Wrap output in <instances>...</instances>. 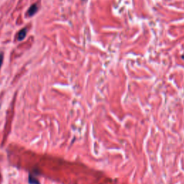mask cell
Wrapping results in <instances>:
<instances>
[{"label":"cell","instance_id":"1","mask_svg":"<svg viewBox=\"0 0 184 184\" xmlns=\"http://www.w3.org/2000/svg\"><path fill=\"white\" fill-rule=\"evenodd\" d=\"M38 7L37 6V4H33V5H31L30 7L29 8V9H28V14L30 17L33 16L35 14H36V12H38Z\"/></svg>","mask_w":184,"mask_h":184},{"label":"cell","instance_id":"2","mask_svg":"<svg viewBox=\"0 0 184 184\" xmlns=\"http://www.w3.org/2000/svg\"><path fill=\"white\" fill-rule=\"evenodd\" d=\"M27 33H28V29H27V28H23V29H22L17 34L18 41H22L23 39H25V38L26 37Z\"/></svg>","mask_w":184,"mask_h":184},{"label":"cell","instance_id":"3","mask_svg":"<svg viewBox=\"0 0 184 184\" xmlns=\"http://www.w3.org/2000/svg\"><path fill=\"white\" fill-rule=\"evenodd\" d=\"M28 180H29V183L30 184H40L39 181H38L37 179L33 177L32 175H29V178H28Z\"/></svg>","mask_w":184,"mask_h":184},{"label":"cell","instance_id":"4","mask_svg":"<svg viewBox=\"0 0 184 184\" xmlns=\"http://www.w3.org/2000/svg\"><path fill=\"white\" fill-rule=\"evenodd\" d=\"M3 59H4V54L2 53H0V68H1V65H2Z\"/></svg>","mask_w":184,"mask_h":184}]
</instances>
